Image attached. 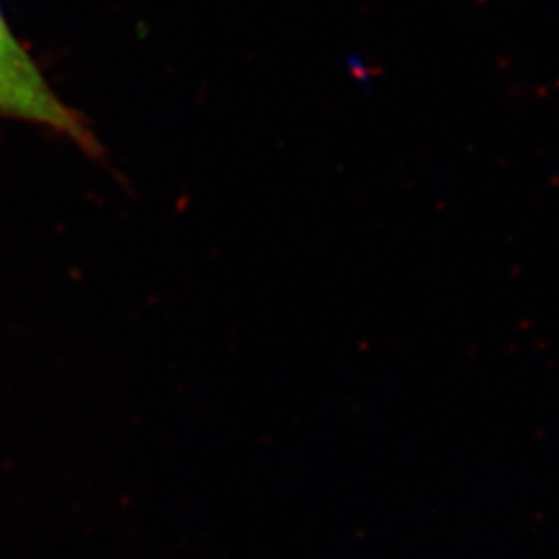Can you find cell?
Listing matches in <instances>:
<instances>
[{
	"instance_id": "1",
	"label": "cell",
	"mask_w": 559,
	"mask_h": 559,
	"mask_svg": "<svg viewBox=\"0 0 559 559\" xmlns=\"http://www.w3.org/2000/svg\"><path fill=\"white\" fill-rule=\"evenodd\" d=\"M0 117L25 120L52 129L75 141L87 154H98L100 143L78 110L60 100L36 60L17 40L0 9Z\"/></svg>"
}]
</instances>
